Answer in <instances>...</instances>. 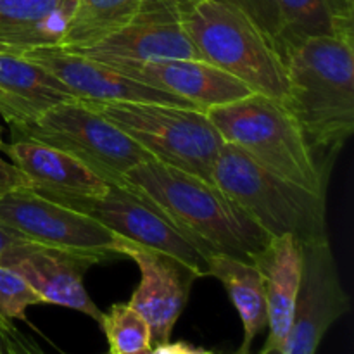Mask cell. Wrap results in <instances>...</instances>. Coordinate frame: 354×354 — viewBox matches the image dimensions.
<instances>
[{
  "mask_svg": "<svg viewBox=\"0 0 354 354\" xmlns=\"http://www.w3.org/2000/svg\"><path fill=\"white\" fill-rule=\"evenodd\" d=\"M10 133L12 140L28 138L59 149L118 187H124V175L133 166L156 161L123 130L80 99L52 107L33 123L12 127Z\"/></svg>",
  "mask_w": 354,
  "mask_h": 354,
  "instance_id": "obj_7",
  "label": "cell"
},
{
  "mask_svg": "<svg viewBox=\"0 0 354 354\" xmlns=\"http://www.w3.org/2000/svg\"><path fill=\"white\" fill-rule=\"evenodd\" d=\"M111 354H133L152 348L151 328L137 310L128 303H118L102 313L99 322Z\"/></svg>",
  "mask_w": 354,
  "mask_h": 354,
  "instance_id": "obj_23",
  "label": "cell"
},
{
  "mask_svg": "<svg viewBox=\"0 0 354 354\" xmlns=\"http://www.w3.org/2000/svg\"><path fill=\"white\" fill-rule=\"evenodd\" d=\"M44 196L78 209L99 221L120 237L165 254L185 266L196 279L207 277V256L176 230L161 213L124 187L111 185L99 197H69L41 192Z\"/></svg>",
  "mask_w": 354,
  "mask_h": 354,
  "instance_id": "obj_9",
  "label": "cell"
},
{
  "mask_svg": "<svg viewBox=\"0 0 354 354\" xmlns=\"http://www.w3.org/2000/svg\"><path fill=\"white\" fill-rule=\"evenodd\" d=\"M21 187H31L30 180L21 169H17L12 162L0 158V196Z\"/></svg>",
  "mask_w": 354,
  "mask_h": 354,
  "instance_id": "obj_26",
  "label": "cell"
},
{
  "mask_svg": "<svg viewBox=\"0 0 354 354\" xmlns=\"http://www.w3.org/2000/svg\"><path fill=\"white\" fill-rule=\"evenodd\" d=\"M277 50L286 57L311 38L337 37L354 41L353 0H279Z\"/></svg>",
  "mask_w": 354,
  "mask_h": 354,
  "instance_id": "obj_20",
  "label": "cell"
},
{
  "mask_svg": "<svg viewBox=\"0 0 354 354\" xmlns=\"http://www.w3.org/2000/svg\"><path fill=\"white\" fill-rule=\"evenodd\" d=\"M99 62L201 59L180 21V0H145L131 23L95 41L62 47Z\"/></svg>",
  "mask_w": 354,
  "mask_h": 354,
  "instance_id": "obj_11",
  "label": "cell"
},
{
  "mask_svg": "<svg viewBox=\"0 0 354 354\" xmlns=\"http://www.w3.org/2000/svg\"><path fill=\"white\" fill-rule=\"evenodd\" d=\"M106 354H111V353H106ZM133 354H154V353H152V348H151V349H144V351H138V353H133Z\"/></svg>",
  "mask_w": 354,
  "mask_h": 354,
  "instance_id": "obj_31",
  "label": "cell"
},
{
  "mask_svg": "<svg viewBox=\"0 0 354 354\" xmlns=\"http://www.w3.org/2000/svg\"><path fill=\"white\" fill-rule=\"evenodd\" d=\"M104 64L145 85L175 93L203 113L211 107L223 106L254 93L241 80L203 59H165L147 62L109 61Z\"/></svg>",
  "mask_w": 354,
  "mask_h": 354,
  "instance_id": "obj_15",
  "label": "cell"
},
{
  "mask_svg": "<svg viewBox=\"0 0 354 354\" xmlns=\"http://www.w3.org/2000/svg\"><path fill=\"white\" fill-rule=\"evenodd\" d=\"M102 261L97 256L76 254L30 241L12 245L0 256V265L19 273L44 304L80 311L97 324L102 311L86 292L83 277L90 266Z\"/></svg>",
  "mask_w": 354,
  "mask_h": 354,
  "instance_id": "obj_12",
  "label": "cell"
},
{
  "mask_svg": "<svg viewBox=\"0 0 354 354\" xmlns=\"http://www.w3.org/2000/svg\"><path fill=\"white\" fill-rule=\"evenodd\" d=\"M303 282L292 325L277 354H317L328 328L349 311L351 301L339 275L330 241L304 242Z\"/></svg>",
  "mask_w": 354,
  "mask_h": 354,
  "instance_id": "obj_10",
  "label": "cell"
},
{
  "mask_svg": "<svg viewBox=\"0 0 354 354\" xmlns=\"http://www.w3.org/2000/svg\"><path fill=\"white\" fill-rule=\"evenodd\" d=\"M258 354H261V353H258ZM268 354H277V353H268Z\"/></svg>",
  "mask_w": 354,
  "mask_h": 354,
  "instance_id": "obj_34",
  "label": "cell"
},
{
  "mask_svg": "<svg viewBox=\"0 0 354 354\" xmlns=\"http://www.w3.org/2000/svg\"><path fill=\"white\" fill-rule=\"evenodd\" d=\"M23 344H24V349H26L28 354H48V353H45L44 349H41L40 346L33 341V339H30L28 335H24V334H23Z\"/></svg>",
  "mask_w": 354,
  "mask_h": 354,
  "instance_id": "obj_30",
  "label": "cell"
},
{
  "mask_svg": "<svg viewBox=\"0 0 354 354\" xmlns=\"http://www.w3.org/2000/svg\"><path fill=\"white\" fill-rule=\"evenodd\" d=\"M180 21L203 61L254 93L282 102L287 92L283 59L244 12L220 0H180Z\"/></svg>",
  "mask_w": 354,
  "mask_h": 354,
  "instance_id": "obj_5",
  "label": "cell"
},
{
  "mask_svg": "<svg viewBox=\"0 0 354 354\" xmlns=\"http://www.w3.org/2000/svg\"><path fill=\"white\" fill-rule=\"evenodd\" d=\"M207 277L220 280L241 317L244 339L234 354H249L254 339L268 325L265 289L258 266L227 254H211L207 259Z\"/></svg>",
  "mask_w": 354,
  "mask_h": 354,
  "instance_id": "obj_21",
  "label": "cell"
},
{
  "mask_svg": "<svg viewBox=\"0 0 354 354\" xmlns=\"http://www.w3.org/2000/svg\"><path fill=\"white\" fill-rule=\"evenodd\" d=\"M145 0H76L68 30L55 47H76L95 41L131 23Z\"/></svg>",
  "mask_w": 354,
  "mask_h": 354,
  "instance_id": "obj_22",
  "label": "cell"
},
{
  "mask_svg": "<svg viewBox=\"0 0 354 354\" xmlns=\"http://www.w3.org/2000/svg\"><path fill=\"white\" fill-rule=\"evenodd\" d=\"M24 241H28V239H24L23 235L16 234L14 230L7 228L6 225L0 223V256H2L9 248H12V245L19 244V242H24Z\"/></svg>",
  "mask_w": 354,
  "mask_h": 354,
  "instance_id": "obj_29",
  "label": "cell"
},
{
  "mask_svg": "<svg viewBox=\"0 0 354 354\" xmlns=\"http://www.w3.org/2000/svg\"><path fill=\"white\" fill-rule=\"evenodd\" d=\"M0 223L35 244L106 259L123 237L88 214L21 187L0 196Z\"/></svg>",
  "mask_w": 354,
  "mask_h": 354,
  "instance_id": "obj_8",
  "label": "cell"
},
{
  "mask_svg": "<svg viewBox=\"0 0 354 354\" xmlns=\"http://www.w3.org/2000/svg\"><path fill=\"white\" fill-rule=\"evenodd\" d=\"M207 120L223 140L277 176L327 196L328 173L318 165L292 114L261 93L211 107Z\"/></svg>",
  "mask_w": 354,
  "mask_h": 354,
  "instance_id": "obj_3",
  "label": "cell"
},
{
  "mask_svg": "<svg viewBox=\"0 0 354 354\" xmlns=\"http://www.w3.org/2000/svg\"><path fill=\"white\" fill-rule=\"evenodd\" d=\"M82 100L93 113L116 124L156 161L213 182V165L225 140L206 113L194 107L156 102Z\"/></svg>",
  "mask_w": 354,
  "mask_h": 354,
  "instance_id": "obj_6",
  "label": "cell"
},
{
  "mask_svg": "<svg viewBox=\"0 0 354 354\" xmlns=\"http://www.w3.org/2000/svg\"><path fill=\"white\" fill-rule=\"evenodd\" d=\"M263 279L268 337L259 353L280 351L292 325L303 282V251L292 235L272 237L254 261Z\"/></svg>",
  "mask_w": 354,
  "mask_h": 354,
  "instance_id": "obj_16",
  "label": "cell"
},
{
  "mask_svg": "<svg viewBox=\"0 0 354 354\" xmlns=\"http://www.w3.org/2000/svg\"><path fill=\"white\" fill-rule=\"evenodd\" d=\"M0 342L3 354H28L23 344V332L14 327V322L0 318Z\"/></svg>",
  "mask_w": 354,
  "mask_h": 354,
  "instance_id": "obj_27",
  "label": "cell"
},
{
  "mask_svg": "<svg viewBox=\"0 0 354 354\" xmlns=\"http://www.w3.org/2000/svg\"><path fill=\"white\" fill-rule=\"evenodd\" d=\"M44 299L30 287V283L14 270L0 265V318L7 322L26 320L31 306H40Z\"/></svg>",
  "mask_w": 354,
  "mask_h": 354,
  "instance_id": "obj_24",
  "label": "cell"
},
{
  "mask_svg": "<svg viewBox=\"0 0 354 354\" xmlns=\"http://www.w3.org/2000/svg\"><path fill=\"white\" fill-rule=\"evenodd\" d=\"M75 6L76 0H0V48L55 47Z\"/></svg>",
  "mask_w": 354,
  "mask_h": 354,
  "instance_id": "obj_19",
  "label": "cell"
},
{
  "mask_svg": "<svg viewBox=\"0 0 354 354\" xmlns=\"http://www.w3.org/2000/svg\"><path fill=\"white\" fill-rule=\"evenodd\" d=\"M282 104L299 124L318 165H330L354 131V41L320 37L283 57Z\"/></svg>",
  "mask_w": 354,
  "mask_h": 354,
  "instance_id": "obj_2",
  "label": "cell"
},
{
  "mask_svg": "<svg viewBox=\"0 0 354 354\" xmlns=\"http://www.w3.org/2000/svg\"><path fill=\"white\" fill-rule=\"evenodd\" d=\"M78 100L54 75L16 50L0 48V114L9 127L33 123L52 107Z\"/></svg>",
  "mask_w": 354,
  "mask_h": 354,
  "instance_id": "obj_17",
  "label": "cell"
},
{
  "mask_svg": "<svg viewBox=\"0 0 354 354\" xmlns=\"http://www.w3.org/2000/svg\"><path fill=\"white\" fill-rule=\"evenodd\" d=\"M152 353L154 354H214V351H209V349L197 348V346L189 344V342H165V344H159L152 348Z\"/></svg>",
  "mask_w": 354,
  "mask_h": 354,
  "instance_id": "obj_28",
  "label": "cell"
},
{
  "mask_svg": "<svg viewBox=\"0 0 354 354\" xmlns=\"http://www.w3.org/2000/svg\"><path fill=\"white\" fill-rule=\"evenodd\" d=\"M2 144H3V142H2V130H0V147H2Z\"/></svg>",
  "mask_w": 354,
  "mask_h": 354,
  "instance_id": "obj_32",
  "label": "cell"
},
{
  "mask_svg": "<svg viewBox=\"0 0 354 354\" xmlns=\"http://www.w3.org/2000/svg\"><path fill=\"white\" fill-rule=\"evenodd\" d=\"M16 52H19L28 61L47 69L76 99L104 102H156L194 107L175 93L145 85L104 62L93 61L62 47H35Z\"/></svg>",
  "mask_w": 354,
  "mask_h": 354,
  "instance_id": "obj_13",
  "label": "cell"
},
{
  "mask_svg": "<svg viewBox=\"0 0 354 354\" xmlns=\"http://www.w3.org/2000/svg\"><path fill=\"white\" fill-rule=\"evenodd\" d=\"M213 182L270 239L292 235L299 244L327 241V196L277 176L225 142Z\"/></svg>",
  "mask_w": 354,
  "mask_h": 354,
  "instance_id": "obj_4",
  "label": "cell"
},
{
  "mask_svg": "<svg viewBox=\"0 0 354 354\" xmlns=\"http://www.w3.org/2000/svg\"><path fill=\"white\" fill-rule=\"evenodd\" d=\"M0 354H3V351H2V342H0Z\"/></svg>",
  "mask_w": 354,
  "mask_h": 354,
  "instance_id": "obj_33",
  "label": "cell"
},
{
  "mask_svg": "<svg viewBox=\"0 0 354 354\" xmlns=\"http://www.w3.org/2000/svg\"><path fill=\"white\" fill-rule=\"evenodd\" d=\"M220 2L228 3L244 12L261 30V33L268 38L270 44L277 50L280 31L279 0H220Z\"/></svg>",
  "mask_w": 354,
  "mask_h": 354,
  "instance_id": "obj_25",
  "label": "cell"
},
{
  "mask_svg": "<svg viewBox=\"0 0 354 354\" xmlns=\"http://www.w3.org/2000/svg\"><path fill=\"white\" fill-rule=\"evenodd\" d=\"M3 154L30 180L38 192L61 194L69 197H99L111 183L100 178L88 166L73 156L41 142L19 138L2 144Z\"/></svg>",
  "mask_w": 354,
  "mask_h": 354,
  "instance_id": "obj_18",
  "label": "cell"
},
{
  "mask_svg": "<svg viewBox=\"0 0 354 354\" xmlns=\"http://www.w3.org/2000/svg\"><path fill=\"white\" fill-rule=\"evenodd\" d=\"M124 189L161 213L204 254L252 263L270 237L213 183L192 173L144 161L124 175Z\"/></svg>",
  "mask_w": 354,
  "mask_h": 354,
  "instance_id": "obj_1",
  "label": "cell"
},
{
  "mask_svg": "<svg viewBox=\"0 0 354 354\" xmlns=\"http://www.w3.org/2000/svg\"><path fill=\"white\" fill-rule=\"evenodd\" d=\"M116 254L127 256L140 272V282L131 294L130 304L151 328L152 348L171 341V332L189 301L196 277L183 265L165 254L123 241Z\"/></svg>",
  "mask_w": 354,
  "mask_h": 354,
  "instance_id": "obj_14",
  "label": "cell"
}]
</instances>
